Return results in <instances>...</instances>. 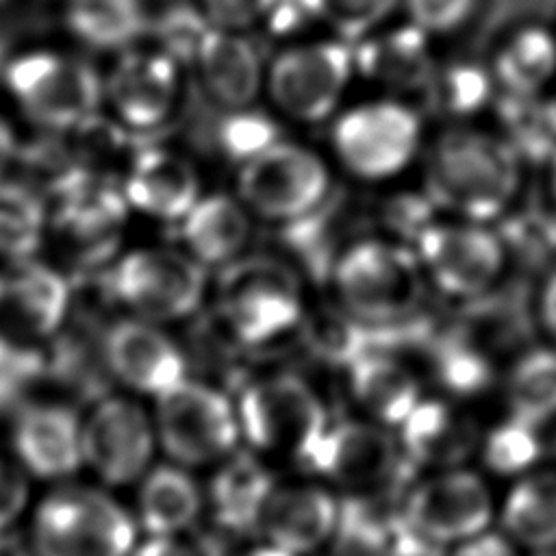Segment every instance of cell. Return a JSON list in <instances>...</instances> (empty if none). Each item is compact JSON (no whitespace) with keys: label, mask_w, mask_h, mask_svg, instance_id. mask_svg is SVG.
Wrapping results in <instances>:
<instances>
[{"label":"cell","mask_w":556,"mask_h":556,"mask_svg":"<svg viewBox=\"0 0 556 556\" xmlns=\"http://www.w3.org/2000/svg\"><path fill=\"white\" fill-rule=\"evenodd\" d=\"M424 191L454 217L493 224L515 204L526 161L500 132L452 122L424 148Z\"/></svg>","instance_id":"obj_1"},{"label":"cell","mask_w":556,"mask_h":556,"mask_svg":"<svg viewBox=\"0 0 556 556\" xmlns=\"http://www.w3.org/2000/svg\"><path fill=\"white\" fill-rule=\"evenodd\" d=\"M215 319L243 348H265L304 326V280L293 265L267 254H243L222 267L213 291Z\"/></svg>","instance_id":"obj_2"},{"label":"cell","mask_w":556,"mask_h":556,"mask_svg":"<svg viewBox=\"0 0 556 556\" xmlns=\"http://www.w3.org/2000/svg\"><path fill=\"white\" fill-rule=\"evenodd\" d=\"M330 287L341 311L376 328L410 324L430 289L413 245L387 237L348 243L332 261Z\"/></svg>","instance_id":"obj_3"},{"label":"cell","mask_w":556,"mask_h":556,"mask_svg":"<svg viewBox=\"0 0 556 556\" xmlns=\"http://www.w3.org/2000/svg\"><path fill=\"white\" fill-rule=\"evenodd\" d=\"M426 148L424 113L402 96H374L341 106L330 124L337 165L361 182H391L406 174Z\"/></svg>","instance_id":"obj_4"},{"label":"cell","mask_w":556,"mask_h":556,"mask_svg":"<svg viewBox=\"0 0 556 556\" xmlns=\"http://www.w3.org/2000/svg\"><path fill=\"white\" fill-rule=\"evenodd\" d=\"M50 191L46 241L76 271L109 263L119 250L130 208L124 185L91 167H67Z\"/></svg>","instance_id":"obj_5"},{"label":"cell","mask_w":556,"mask_h":556,"mask_svg":"<svg viewBox=\"0 0 556 556\" xmlns=\"http://www.w3.org/2000/svg\"><path fill=\"white\" fill-rule=\"evenodd\" d=\"M241 441L261 458L308 465L330 419L319 393L295 374L250 380L235 400Z\"/></svg>","instance_id":"obj_6"},{"label":"cell","mask_w":556,"mask_h":556,"mask_svg":"<svg viewBox=\"0 0 556 556\" xmlns=\"http://www.w3.org/2000/svg\"><path fill=\"white\" fill-rule=\"evenodd\" d=\"M30 541L35 556H130L137 523L104 491L65 484L37 504Z\"/></svg>","instance_id":"obj_7"},{"label":"cell","mask_w":556,"mask_h":556,"mask_svg":"<svg viewBox=\"0 0 556 556\" xmlns=\"http://www.w3.org/2000/svg\"><path fill=\"white\" fill-rule=\"evenodd\" d=\"M332 191V169L313 148L280 139L239 165L235 193L248 211L278 226L315 217Z\"/></svg>","instance_id":"obj_8"},{"label":"cell","mask_w":556,"mask_h":556,"mask_svg":"<svg viewBox=\"0 0 556 556\" xmlns=\"http://www.w3.org/2000/svg\"><path fill=\"white\" fill-rule=\"evenodd\" d=\"M354 78V46L332 35L276 52L265 65L263 91L280 117L319 124L339 113Z\"/></svg>","instance_id":"obj_9"},{"label":"cell","mask_w":556,"mask_h":556,"mask_svg":"<svg viewBox=\"0 0 556 556\" xmlns=\"http://www.w3.org/2000/svg\"><path fill=\"white\" fill-rule=\"evenodd\" d=\"M424 276L447 298L491 291L506 271L508 243L491 224L439 213L410 239Z\"/></svg>","instance_id":"obj_10"},{"label":"cell","mask_w":556,"mask_h":556,"mask_svg":"<svg viewBox=\"0 0 556 556\" xmlns=\"http://www.w3.org/2000/svg\"><path fill=\"white\" fill-rule=\"evenodd\" d=\"M4 85L22 113L54 132H67L98 115L104 83L83 59L30 50L4 67Z\"/></svg>","instance_id":"obj_11"},{"label":"cell","mask_w":556,"mask_h":556,"mask_svg":"<svg viewBox=\"0 0 556 556\" xmlns=\"http://www.w3.org/2000/svg\"><path fill=\"white\" fill-rule=\"evenodd\" d=\"M154 428L161 450L182 467L222 463L241 441L235 402L217 387L191 378L156 395Z\"/></svg>","instance_id":"obj_12"},{"label":"cell","mask_w":556,"mask_h":556,"mask_svg":"<svg viewBox=\"0 0 556 556\" xmlns=\"http://www.w3.org/2000/svg\"><path fill=\"white\" fill-rule=\"evenodd\" d=\"M208 289L206 267L187 250L137 248L109 274V293L130 315L169 324L193 315Z\"/></svg>","instance_id":"obj_13"},{"label":"cell","mask_w":556,"mask_h":556,"mask_svg":"<svg viewBox=\"0 0 556 556\" xmlns=\"http://www.w3.org/2000/svg\"><path fill=\"white\" fill-rule=\"evenodd\" d=\"M400 510L432 547H452L491 530L497 506L486 480L465 465L430 469L404 489Z\"/></svg>","instance_id":"obj_14"},{"label":"cell","mask_w":556,"mask_h":556,"mask_svg":"<svg viewBox=\"0 0 556 556\" xmlns=\"http://www.w3.org/2000/svg\"><path fill=\"white\" fill-rule=\"evenodd\" d=\"M404 460V450L391 428L367 417H352L328 424L306 467L350 497H365L380 495L395 484Z\"/></svg>","instance_id":"obj_15"},{"label":"cell","mask_w":556,"mask_h":556,"mask_svg":"<svg viewBox=\"0 0 556 556\" xmlns=\"http://www.w3.org/2000/svg\"><path fill=\"white\" fill-rule=\"evenodd\" d=\"M159 445L154 419L124 395L98 400L83 421V460L111 486L141 480Z\"/></svg>","instance_id":"obj_16"},{"label":"cell","mask_w":556,"mask_h":556,"mask_svg":"<svg viewBox=\"0 0 556 556\" xmlns=\"http://www.w3.org/2000/svg\"><path fill=\"white\" fill-rule=\"evenodd\" d=\"M182 65L161 46L124 48L104 80L113 117L128 130L161 128L176 115L182 96Z\"/></svg>","instance_id":"obj_17"},{"label":"cell","mask_w":556,"mask_h":556,"mask_svg":"<svg viewBox=\"0 0 556 556\" xmlns=\"http://www.w3.org/2000/svg\"><path fill=\"white\" fill-rule=\"evenodd\" d=\"M72 311L67 278L48 263L7 261L0 271V332L37 345L52 339Z\"/></svg>","instance_id":"obj_18"},{"label":"cell","mask_w":556,"mask_h":556,"mask_svg":"<svg viewBox=\"0 0 556 556\" xmlns=\"http://www.w3.org/2000/svg\"><path fill=\"white\" fill-rule=\"evenodd\" d=\"M106 371L141 395H161L187 378V358L180 345L141 317H124L109 326L102 341Z\"/></svg>","instance_id":"obj_19"},{"label":"cell","mask_w":556,"mask_h":556,"mask_svg":"<svg viewBox=\"0 0 556 556\" xmlns=\"http://www.w3.org/2000/svg\"><path fill=\"white\" fill-rule=\"evenodd\" d=\"M11 452L35 478H67L85 465L83 421L59 402L26 404L13 419Z\"/></svg>","instance_id":"obj_20"},{"label":"cell","mask_w":556,"mask_h":556,"mask_svg":"<svg viewBox=\"0 0 556 556\" xmlns=\"http://www.w3.org/2000/svg\"><path fill=\"white\" fill-rule=\"evenodd\" d=\"M339 523L341 502L330 486L319 482H278L265 506L258 534L269 545L308 556L339 534Z\"/></svg>","instance_id":"obj_21"},{"label":"cell","mask_w":556,"mask_h":556,"mask_svg":"<svg viewBox=\"0 0 556 556\" xmlns=\"http://www.w3.org/2000/svg\"><path fill=\"white\" fill-rule=\"evenodd\" d=\"M356 76L391 96L421 93L437 59L432 37L413 26H382L352 43Z\"/></svg>","instance_id":"obj_22"},{"label":"cell","mask_w":556,"mask_h":556,"mask_svg":"<svg viewBox=\"0 0 556 556\" xmlns=\"http://www.w3.org/2000/svg\"><path fill=\"white\" fill-rule=\"evenodd\" d=\"M191 67L206 96L226 111L252 106L265 89V63L256 46L237 28L213 24L202 37Z\"/></svg>","instance_id":"obj_23"},{"label":"cell","mask_w":556,"mask_h":556,"mask_svg":"<svg viewBox=\"0 0 556 556\" xmlns=\"http://www.w3.org/2000/svg\"><path fill=\"white\" fill-rule=\"evenodd\" d=\"M395 432L406 460L428 471L465 465L482 439L473 417L443 397H421Z\"/></svg>","instance_id":"obj_24"},{"label":"cell","mask_w":556,"mask_h":556,"mask_svg":"<svg viewBox=\"0 0 556 556\" xmlns=\"http://www.w3.org/2000/svg\"><path fill=\"white\" fill-rule=\"evenodd\" d=\"M130 208L161 222H180L200 200V176L193 163L167 148L135 152L124 178Z\"/></svg>","instance_id":"obj_25"},{"label":"cell","mask_w":556,"mask_h":556,"mask_svg":"<svg viewBox=\"0 0 556 556\" xmlns=\"http://www.w3.org/2000/svg\"><path fill=\"white\" fill-rule=\"evenodd\" d=\"M345 371L350 395L363 417L391 430H397L424 397L421 382L413 369L384 350L361 354Z\"/></svg>","instance_id":"obj_26"},{"label":"cell","mask_w":556,"mask_h":556,"mask_svg":"<svg viewBox=\"0 0 556 556\" xmlns=\"http://www.w3.org/2000/svg\"><path fill=\"white\" fill-rule=\"evenodd\" d=\"M276 478L258 454L232 452L224 458L208 486L213 519L232 534H258Z\"/></svg>","instance_id":"obj_27"},{"label":"cell","mask_w":556,"mask_h":556,"mask_svg":"<svg viewBox=\"0 0 556 556\" xmlns=\"http://www.w3.org/2000/svg\"><path fill=\"white\" fill-rule=\"evenodd\" d=\"M252 213L235 195H200L178 222L185 250L204 267H226L243 256L252 235Z\"/></svg>","instance_id":"obj_28"},{"label":"cell","mask_w":556,"mask_h":556,"mask_svg":"<svg viewBox=\"0 0 556 556\" xmlns=\"http://www.w3.org/2000/svg\"><path fill=\"white\" fill-rule=\"evenodd\" d=\"M502 532L528 552L556 549V469H530L515 478L497 506Z\"/></svg>","instance_id":"obj_29"},{"label":"cell","mask_w":556,"mask_h":556,"mask_svg":"<svg viewBox=\"0 0 556 556\" xmlns=\"http://www.w3.org/2000/svg\"><path fill=\"white\" fill-rule=\"evenodd\" d=\"M202 491L182 465L148 469L137 493V519L148 536H178L202 513Z\"/></svg>","instance_id":"obj_30"},{"label":"cell","mask_w":556,"mask_h":556,"mask_svg":"<svg viewBox=\"0 0 556 556\" xmlns=\"http://www.w3.org/2000/svg\"><path fill=\"white\" fill-rule=\"evenodd\" d=\"M491 70L500 91L543 96L556 80V33L543 24H521L497 46Z\"/></svg>","instance_id":"obj_31"},{"label":"cell","mask_w":556,"mask_h":556,"mask_svg":"<svg viewBox=\"0 0 556 556\" xmlns=\"http://www.w3.org/2000/svg\"><path fill=\"white\" fill-rule=\"evenodd\" d=\"M421 96L430 111L452 122H469L495 104L500 87L491 65L454 61L445 65L437 63Z\"/></svg>","instance_id":"obj_32"},{"label":"cell","mask_w":556,"mask_h":556,"mask_svg":"<svg viewBox=\"0 0 556 556\" xmlns=\"http://www.w3.org/2000/svg\"><path fill=\"white\" fill-rule=\"evenodd\" d=\"M65 22L74 37L98 50H124L146 28L141 0H70Z\"/></svg>","instance_id":"obj_33"},{"label":"cell","mask_w":556,"mask_h":556,"mask_svg":"<svg viewBox=\"0 0 556 556\" xmlns=\"http://www.w3.org/2000/svg\"><path fill=\"white\" fill-rule=\"evenodd\" d=\"M508 415L541 426L556 417V345L521 354L506 378Z\"/></svg>","instance_id":"obj_34"},{"label":"cell","mask_w":556,"mask_h":556,"mask_svg":"<svg viewBox=\"0 0 556 556\" xmlns=\"http://www.w3.org/2000/svg\"><path fill=\"white\" fill-rule=\"evenodd\" d=\"M48 237V202L17 182L0 178V258L35 256Z\"/></svg>","instance_id":"obj_35"},{"label":"cell","mask_w":556,"mask_h":556,"mask_svg":"<svg viewBox=\"0 0 556 556\" xmlns=\"http://www.w3.org/2000/svg\"><path fill=\"white\" fill-rule=\"evenodd\" d=\"M497 130L513 143L523 161H552L556 156V122L547 96H515L500 91L495 100Z\"/></svg>","instance_id":"obj_36"},{"label":"cell","mask_w":556,"mask_h":556,"mask_svg":"<svg viewBox=\"0 0 556 556\" xmlns=\"http://www.w3.org/2000/svg\"><path fill=\"white\" fill-rule=\"evenodd\" d=\"M478 452L489 471L504 478H519L539 465L543 452L539 426L508 415L482 432Z\"/></svg>","instance_id":"obj_37"},{"label":"cell","mask_w":556,"mask_h":556,"mask_svg":"<svg viewBox=\"0 0 556 556\" xmlns=\"http://www.w3.org/2000/svg\"><path fill=\"white\" fill-rule=\"evenodd\" d=\"M432 367L437 380L454 397H473L493 380V363L482 350L463 339H447L434 348Z\"/></svg>","instance_id":"obj_38"},{"label":"cell","mask_w":556,"mask_h":556,"mask_svg":"<svg viewBox=\"0 0 556 556\" xmlns=\"http://www.w3.org/2000/svg\"><path fill=\"white\" fill-rule=\"evenodd\" d=\"M315 7L319 24L334 37L354 43L387 26L402 0H315Z\"/></svg>","instance_id":"obj_39"},{"label":"cell","mask_w":556,"mask_h":556,"mask_svg":"<svg viewBox=\"0 0 556 556\" xmlns=\"http://www.w3.org/2000/svg\"><path fill=\"white\" fill-rule=\"evenodd\" d=\"M219 148L239 165L280 141V128L271 115L252 106L228 111L217 130Z\"/></svg>","instance_id":"obj_40"},{"label":"cell","mask_w":556,"mask_h":556,"mask_svg":"<svg viewBox=\"0 0 556 556\" xmlns=\"http://www.w3.org/2000/svg\"><path fill=\"white\" fill-rule=\"evenodd\" d=\"M37 345L0 332V413L15 406L46 369Z\"/></svg>","instance_id":"obj_41"},{"label":"cell","mask_w":556,"mask_h":556,"mask_svg":"<svg viewBox=\"0 0 556 556\" xmlns=\"http://www.w3.org/2000/svg\"><path fill=\"white\" fill-rule=\"evenodd\" d=\"M406 22L432 39H443L469 26L480 0H402Z\"/></svg>","instance_id":"obj_42"},{"label":"cell","mask_w":556,"mask_h":556,"mask_svg":"<svg viewBox=\"0 0 556 556\" xmlns=\"http://www.w3.org/2000/svg\"><path fill=\"white\" fill-rule=\"evenodd\" d=\"M256 20L276 37H293L319 24L315 0H258Z\"/></svg>","instance_id":"obj_43"},{"label":"cell","mask_w":556,"mask_h":556,"mask_svg":"<svg viewBox=\"0 0 556 556\" xmlns=\"http://www.w3.org/2000/svg\"><path fill=\"white\" fill-rule=\"evenodd\" d=\"M28 471L11 454L0 452V534L7 532L30 502Z\"/></svg>","instance_id":"obj_44"},{"label":"cell","mask_w":556,"mask_h":556,"mask_svg":"<svg viewBox=\"0 0 556 556\" xmlns=\"http://www.w3.org/2000/svg\"><path fill=\"white\" fill-rule=\"evenodd\" d=\"M521 547L513 543L502 530H486L463 543L447 547V556H521Z\"/></svg>","instance_id":"obj_45"},{"label":"cell","mask_w":556,"mask_h":556,"mask_svg":"<svg viewBox=\"0 0 556 556\" xmlns=\"http://www.w3.org/2000/svg\"><path fill=\"white\" fill-rule=\"evenodd\" d=\"M206 15L224 28H241L256 20L258 0H202Z\"/></svg>","instance_id":"obj_46"},{"label":"cell","mask_w":556,"mask_h":556,"mask_svg":"<svg viewBox=\"0 0 556 556\" xmlns=\"http://www.w3.org/2000/svg\"><path fill=\"white\" fill-rule=\"evenodd\" d=\"M130 556H198V554L176 536H148L141 545H135Z\"/></svg>","instance_id":"obj_47"},{"label":"cell","mask_w":556,"mask_h":556,"mask_svg":"<svg viewBox=\"0 0 556 556\" xmlns=\"http://www.w3.org/2000/svg\"><path fill=\"white\" fill-rule=\"evenodd\" d=\"M539 317H541L543 330L556 345V267L543 280V287L539 293Z\"/></svg>","instance_id":"obj_48"},{"label":"cell","mask_w":556,"mask_h":556,"mask_svg":"<svg viewBox=\"0 0 556 556\" xmlns=\"http://www.w3.org/2000/svg\"><path fill=\"white\" fill-rule=\"evenodd\" d=\"M17 154V137L7 117L0 115V178L11 159Z\"/></svg>","instance_id":"obj_49"},{"label":"cell","mask_w":556,"mask_h":556,"mask_svg":"<svg viewBox=\"0 0 556 556\" xmlns=\"http://www.w3.org/2000/svg\"><path fill=\"white\" fill-rule=\"evenodd\" d=\"M243 556H298V554H291V552L280 549V547H276V545L263 543V545H258V547H254V549L245 552Z\"/></svg>","instance_id":"obj_50"},{"label":"cell","mask_w":556,"mask_h":556,"mask_svg":"<svg viewBox=\"0 0 556 556\" xmlns=\"http://www.w3.org/2000/svg\"><path fill=\"white\" fill-rule=\"evenodd\" d=\"M549 200H552V213L556 217V156L549 161Z\"/></svg>","instance_id":"obj_51"},{"label":"cell","mask_w":556,"mask_h":556,"mask_svg":"<svg viewBox=\"0 0 556 556\" xmlns=\"http://www.w3.org/2000/svg\"><path fill=\"white\" fill-rule=\"evenodd\" d=\"M547 100H549V109H552V115H554V122H556V93L547 96Z\"/></svg>","instance_id":"obj_52"},{"label":"cell","mask_w":556,"mask_h":556,"mask_svg":"<svg viewBox=\"0 0 556 556\" xmlns=\"http://www.w3.org/2000/svg\"><path fill=\"white\" fill-rule=\"evenodd\" d=\"M0 2H2V0H0Z\"/></svg>","instance_id":"obj_53"}]
</instances>
